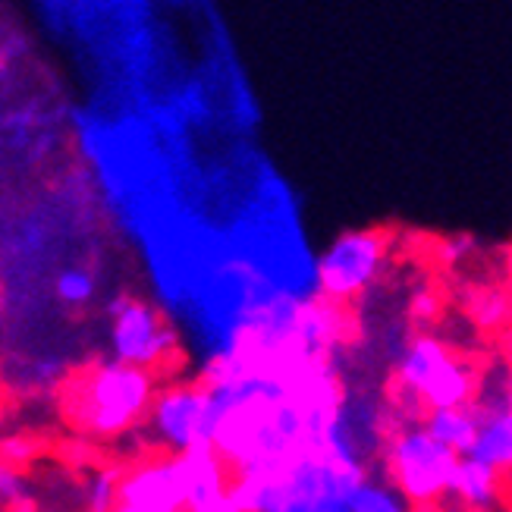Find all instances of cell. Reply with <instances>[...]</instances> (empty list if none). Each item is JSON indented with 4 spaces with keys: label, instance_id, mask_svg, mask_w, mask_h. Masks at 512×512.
<instances>
[{
    "label": "cell",
    "instance_id": "12",
    "mask_svg": "<svg viewBox=\"0 0 512 512\" xmlns=\"http://www.w3.org/2000/svg\"><path fill=\"white\" fill-rule=\"evenodd\" d=\"M421 428H425L437 443H443L447 450H453L456 456H469L475 431H478V418H475L472 406H465V409H434V412H425V418H421Z\"/></svg>",
    "mask_w": 512,
    "mask_h": 512
},
{
    "label": "cell",
    "instance_id": "4",
    "mask_svg": "<svg viewBox=\"0 0 512 512\" xmlns=\"http://www.w3.org/2000/svg\"><path fill=\"white\" fill-rule=\"evenodd\" d=\"M214 415H217L214 390L195 381H176L158 387V393H154L145 412V428L154 440V447L176 456L189 447H198V443H211Z\"/></svg>",
    "mask_w": 512,
    "mask_h": 512
},
{
    "label": "cell",
    "instance_id": "9",
    "mask_svg": "<svg viewBox=\"0 0 512 512\" xmlns=\"http://www.w3.org/2000/svg\"><path fill=\"white\" fill-rule=\"evenodd\" d=\"M481 387L478 371L459 359V355L447 352L428 374L425 387L418 393V409L434 412V409H465L475 399Z\"/></svg>",
    "mask_w": 512,
    "mask_h": 512
},
{
    "label": "cell",
    "instance_id": "16",
    "mask_svg": "<svg viewBox=\"0 0 512 512\" xmlns=\"http://www.w3.org/2000/svg\"><path fill=\"white\" fill-rule=\"evenodd\" d=\"M54 293L66 308H85L95 299L98 283L92 274L85 271V267H66V271H60L54 280Z\"/></svg>",
    "mask_w": 512,
    "mask_h": 512
},
{
    "label": "cell",
    "instance_id": "14",
    "mask_svg": "<svg viewBox=\"0 0 512 512\" xmlns=\"http://www.w3.org/2000/svg\"><path fill=\"white\" fill-rule=\"evenodd\" d=\"M462 311L478 330H503L509 324V293L503 286H475L465 293Z\"/></svg>",
    "mask_w": 512,
    "mask_h": 512
},
{
    "label": "cell",
    "instance_id": "21",
    "mask_svg": "<svg viewBox=\"0 0 512 512\" xmlns=\"http://www.w3.org/2000/svg\"><path fill=\"white\" fill-rule=\"evenodd\" d=\"M0 421H4V409H0Z\"/></svg>",
    "mask_w": 512,
    "mask_h": 512
},
{
    "label": "cell",
    "instance_id": "5",
    "mask_svg": "<svg viewBox=\"0 0 512 512\" xmlns=\"http://www.w3.org/2000/svg\"><path fill=\"white\" fill-rule=\"evenodd\" d=\"M107 315L110 359L120 365L154 371L158 365L170 362L180 349L176 330L164 321L158 308L139 296H117L107 305Z\"/></svg>",
    "mask_w": 512,
    "mask_h": 512
},
{
    "label": "cell",
    "instance_id": "20",
    "mask_svg": "<svg viewBox=\"0 0 512 512\" xmlns=\"http://www.w3.org/2000/svg\"><path fill=\"white\" fill-rule=\"evenodd\" d=\"M472 252H475V242H472L469 236H456V239H450L447 246L440 249V255H443V264H450V267L462 264V261L469 258Z\"/></svg>",
    "mask_w": 512,
    "mask_h": 512
},
{
    "label": "cell",
    "instance_id": "8",
    "mask_svg": "<svg viewBox=\"0 0 512 512\" xmlns=\"http://www.w3.org/2000/svg\"><path fill=\"white\" fill-rule=\"evenodd\" d=\"M183 475V512H220L230 494V465L211 443L176 453Z\"/></svg>",
    "mask_w": 512,
    "mask_h": 512
},
{
    "label": "cell",
    "instance_id": "11",
    "mask_svg": "<svg viewBox=\"0 0 512 512\" xmlns=\"http://www.w3.org/2000/svg\"><path fill=\"white\" fill-rule=\"evenodd\" d=\"M450 352V346L443 343L434 333H418V337L406 346V352L399 355L396 362V387L399 393H406L412 399V406L418 409V393L425 387L428 374L434 371V365Z\"/></svg>",
    "mask_w": 512,
    "mask_h": 512
},
{
    "label": "cell",
    "instance_id": "17",
    "mask_svg": "<svg viewBox=\"0 0 512 512\" xmlns=\"http://www.w3.org/2000/svg\"><path fill=\"white\" fill-rule=\"evenodd\" d=\"M0 506L10 512H32L35 500H32V484L19 469H10V465L0 462Z\"/></svg>",
    "mask_w": 512,
    "mask_h": 512
},
{
    "label": "cell",
    "instance_id": "3",
    "mask_svg": "<svg viewBox=\"0 0 512 512\" xmlns=\"http://www.w3.org/2000/svg\"><path fill=\"white\" fill-rule=\"evenodd\" d=\"M390 261V233L362 227L346 230L315 261V277L330 302H355L381 280Z\"/></svg>",
    "mask_w": 512,
    "mask_h": 512
},
{
    "label": "cell",
    "instance_id": "19",
    "mask_svg": "<svg viewBox=\"0 0 512 512\" xmlns=\"http://www.w3.org/2000/svg\"><path fill=\"white\" fill-rule=\"evenodd\" d=\"M440 311H443V302H440V293L434 286H421L409 296V318L421 327L434 324L440 318Z\"/></svg>",
    "mask_w": 512,
    "mask_h": 512
},
{
    "label": "cell",
    "instance_id": "18",
    "mask_svg": "<svg viewBox=\"0 0 512 512\" xmlns=\"http://www.w3.org/2000/svg\"><path fill=\"white\" fill-rule=\"evenodd\" d=\"M41 456V443L29 434H4L0 437V462L10 469H26Z\"/></svg>",
    "mask_w": 512,
    "mask_h": 512
},
{
    "label": "cell",
    "instance_id": "15",
    "mask_svg": "<svg viewBox=\"0 0 512 512\" xmlns=\"http://www.w3.org/2000/svg\"><path fill=\"white\" fill-rule=\"evenodd\" d=\"M120 465H101L88 475L82 487V512H114L117 509V491H120Z\"/></svg>",
    "mask_w": 512,
    "mask_h": 512
},
{
    "label": "cell",
    "instance_id": "7",
    "mask_svg": "<svg viewBox=\"0 0 512 512\" xmlns=\"http://www.w3.org/2000/svg\"><path fill=\"white\" fill-rule=\"evenodd\" d=\"M472 412L478 418V431L472 440L469 459L487 465L500 475L512 469V412H509V381L497 384L491 393H475Z\"/></svg>",
    "mask_w": 512,
    "mask_h": 512
},
{
    "label": "cell",
    "instance_id": "13",
    "mask_svg": "<svg viewBox=\"0 0 512 512\" xmlns=\"http://www.w3.org/2000/svg\"><path fill=\"white\" fill-rule=\"evenodd\" d=\"M343 506L346 512H412V506L399 497V491L387 478H368V475H362L349 487Z\"/></svg>",
    "mask_w": 512,
    "mask_h": 512
},
{
    "label": "cell",
    "instance_id": "6",
    "mask_svg": "<svg viewBox=\"0 0 512 512\" xmlns=\"http://www.w3.org/2000/svg\"><path fill=\"white\" fill-rule=\"evenodd\" d=\"M114 512H183V475L176 456H148L123 469Z\"/></svg>",
    "mask_w": 512,
    "mask_h": 512
},
{
    "label": "cell",
    "instance_id": "2",
    "mask_svg": "<svg viewBox=\"0 0 512 512\" xmlns=\"http://www.w3.org/2000/svg\"><path fill=\"white\" fill-rule=\"evenodd\" d=\"M456 462L459 456L443 447V443H437L421 428V421L403 425L384 447L387 481L412 509L415 506L428 509L437 506L440 500H447Z\"/></svg>",
    "mask_w": 512,
    "mask_h": 512
},
{
    "label": "cell",
    "instance_id": "10",
    "mask_svg": "<svg viewBox=\"0 0 512 512\" xmlns=\"http://www.w3.org/2000/svg\"><path fill=\"white\" fill-rule=\"evenodd\" d=\"M447 497H456L472 512H494L503 506V475L469 456H459Z\"/></svg>",
    "mask_w": 512,
    "mask_h": 512
},
{
    "label": "cell",
    "instance_id": "1",
    "mask_svg": "<svg viewBox=\"0 0 512 512\" xmlns=\"http://www.w3.org/2000/svg\"><path fill=\"white\" fill-rule=\"evenodd\" d=\"M158 393V377L145 368L98 362L66 390V418L88 440H117L136 431Z\"/></svg>",
    "mask_w": 512,
    "mask_h": 512
}]
</instances>
